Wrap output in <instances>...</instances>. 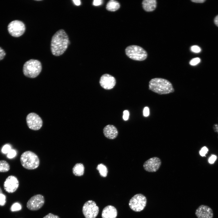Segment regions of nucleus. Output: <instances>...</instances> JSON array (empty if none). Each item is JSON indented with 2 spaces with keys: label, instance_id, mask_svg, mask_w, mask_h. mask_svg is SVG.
Wrapping results in <instances>:
<instances>
[{
  "label": "nucleus",
  "instance_id": "nucleus-39",
  "mask_svg": "<svg viewBox=\"0 0 218 218\" xmlns=\"http://www.w3.org/2000/svg\"><path fill=\"white\" fill-rule=\"evenodd\" d=\"M2 193V190L1 188V187H0V194Z\"/></svg>",
  "mask_w": 218,
  "mask_h": 218
},
{
  "label": "nucleus",
  "instance_id": "nucleus-8",
  "mask_svg": "<svg viewBox=\"0 0 218 218\" xmlns=\"http://www.w3.org/2000/svg\"><path fill=\"white\" fill-rule=\"evenodd\" d=\"M82 211L85 218H95L98 213L99 209L95 202L90 200L84 203Z\"/></svg>",
  "mask_w": 218,
  "mask_h": 218
},
{
  "label": "nucleus",
  "instance_id": "nucleus-17",
  "mask_svg": "<svg viewBox=\"0 0 218 218\" xmlns=\"http://www.w3.org/2000/svg\"><path fill=\"white\" fill-rule=\"evenodd\" d=\"M143 8L146 12H150L154 11L157 6L156 0H145L142 2Z\"/></svg>",
  "mask_w": 218,
  "mask_h": 218
},
{
  "label": "nucleus",
  "instance_id": "nucleus-22",
  "mask_svg": "<svg viewBox=\"0 0 218 218\" xmlns=\"http://www.w3.org/2000/svg\"><path fill=\"white\" fill-rule=\"evenodd\" d=\"M21 205L18 202L13 203L10 208V210L12 211H16L21 210Z\"/></svg>",
  "mask_w": 218,
  "mask_h": 218
},
{
  "label": "nucleus",
  "instance_id": "nucleus-34",
  "mask_svg": "<svg viewBox=\"0 0 218 218\" xmlns=\"http://www.w3.org/2000/svg\"><path fill=\"white\" fill-rule=\"evenodd\" d=\"M216 158V156L212 155L209 159V162L210 164H213L214 163Z\"/></svg>",
  "mask_w": 218,
  "mask_h": 218
},
{
  "label": "nucleus",
  "instance_id": "nucleus-19",
  "mask_svg": "<svg viewBox=\"0 0 218 218\" xmlns=\"http://www.w3.org/2000/svg\"><path fill=\"white\" fill-rule=\"evenodd\" d=\"M120 7V4L117 1L111 0L109 1L107 4L106 8L108 11L114 12L118 9Z\"/></svg>",
  "mask_w": 218,
  "mask_h": 218
},
{
  "label": "nucleus",
  "instance_id": "nucleus-6",
  "mask_svg": "<svg viewBox=\"0 0 218 218\" xmlns=\"http://www.w3.org/2000/svg\"><path fill=\"white\" fill-rule=\"evenodd\" d=\"M146 203V197L143 194L139 193L135 195L132 197L129 201V205L131 210L138 212L144 210Z\"/></svg>",
  "mask_w": 218,
  "mask_h": 218
},
{
  "label": "nucleus",
  "instance_id": "nucleus-38",
  "mask_svg": "<svg viewBox=\"0 0 218 218\" xmlns=\"http://www.w3.org/2000/svg\"><path fill=\"white\" fill-rule=\"evenodd\" d=\"M214 21L215 25L218 27V15L215 17Z\"/></svg>",
  "mask_w": 218,
  "mask_h": 218
},
{
  "label": "nucleus",
  "instance_id": "nucleus-29",
  "mask_svg": "<svg viewBox=\"0 0 218 218\" xmlns=\"http://www.w3.org/2000/svg\"><path fill=\"white\" fill-rule=\"evenodd\" d=\"M129 112L127 110H125L123 112V118L125 121L127 120L129 116Z\"/></svg>",
  "mask_w": 218,
  "mask_h": 218
},
{
  "label": "nucleus",
  "instance_id": "nucleus-10",
  "mask_svg": "<svg viewBox=\"0 0 218 218\" xmlns=\"http://www.w3.org/2000/svg\"><path fill=\"white\" fill-rule=\"evenodd\" d=\"M26 120L28 127L31 130H38L42 126V120L39 115L35 113L29 114L27 116Z\"/></svg>",
  "mask_w": 218,
  "mask_h": 218
},
{
  "label": "nucleus",
  "instance_id": "nucleus-32",
  "mask_svg": "<svg viewBox=\"0 0 218 218\" xmlns=\"http://www.w3.org/2000/svg\"><path fill=\"white\" fill-rule=\"evenodd\" d=\"M5 54L6 53L4 50L0 47V60L3 59Z\"/></svg>",
  "mask_w": 218,
  "mask_h": 218
},
{
  "label": "nucleus",
  "instance_id": "nucleus-4",
  "mask_svg": "<svg viewBox=\"0 0 218 218\" xmlns=\"http://www.w3.org/2000/svg\"><path fill=\"white\" fill-rule=\"evenodd\" d=\"M22 166L28 170H33L37 168L39 164L38 156L35 153L30 151L23 152L20 158Z\"/></svg>",
  "mask_w": 218,
  "mask_h": 218
},
{
  "label": "nucleus",
  "instance_id": "nucleus-1",
  "mask_svg": "<svg viewBox=\"0 0 218 218\" xmlns=\"http://www.w3.org/2000/svg\"><path fill=\"white\" fill-rule=\"evenodd\" d=\"M69 41L68 36L63 29L57 31L52 37L51 50L52 54L55 56L62 54L67 49Z\"/></svg>",
  "mask_w": 218,
  "mask_h": 218
},
{
  "label": "nucleus",
  "instance_id": "nucleus-30",
  "mask_svg": "<svg viewBox=\"0 0 218 218\" xmlns=\"http://www.w3.org/2000/svg\"><path fill=\"white\" fill-rule=\"evenodd\" d=\"M43 218H60L57 215H55L51 213H49L44 216Z\"/></svg>",
  "mask_w": 218,
  "mask_h": 218
},
{
  "label": "nucleus",
  "instance_id": "nucleus-5",
  "mask_svg": "<svg viewBox=\"0 0 218 218\" xmlns=\"http://www.w3.org/2000/svg\"><path fill=\"white\" fill-rule=\"evenodd\" d=\"M127 55L130 58L136 61H142L147 58V52L141 47L135 45L127 47L125 50Z\"/></svg>",
  "mask_w": 218,
  "mask_h": 218
},
{
  "label": "nucleus",
  "instance_id": "nucleus-26",
  "mask_svg": "<svg viewBox=\"0 0 218 218\" xmlns=\"http://www.w3.org/2000/svg\"><path fill=\"white\" fill-rule=\"evenodd\" d=\"M6 203V197L2 193L0 194V205L3 206Z\"/></svg>",
  "mask_w": 218,
  "mask_h": 218
},
{
  "label": "nucleus",
  "instance_id": "nucleus-16",
  "mask_svg": "<svg viewBox=\"0 0 218 218\" xmlns=\"http://www.w3.org/2000/svg\"><path fill=\"white\" fill-rule=\"evenodd\" d=\"M117 215L116 209L113 206L108 205L103 210L101 216L102 218H116Z\"/></svg>",
  "mask_w": 218,
  "mask_h": 218
},
{
  "label": "nucleus",
  "instance_id": "nucleus-31",
  "mask_svg": "<svg viewBox=\"0 0 218 218\" xmlns=\"http://www.w3.org/2000/svg\"><path fill=\"white\" fill-rule=\"evenodd\" d=\"M149 114V110L148 107H145L143 110V115L144 117H147Z\"/></svg>",
  "mask_w": 218,
  "mask_h": 218
},
{
  "label": "nucleus",
  "instance_id": "nucleus-20",
  "mask_svg": "<svg viewBox=\"0 0 218 218\" xmlns=\"http://www.w3.org/2000/svg\"><path fill=\"white\" fill-rule=\"evenodd\" d=\"M97 169L99 171L100 175L103 177H105L107 176L108 173L107 168L106 166L102 164H99L97 167Z\"/></svg>",
  "mask_w": 218,
  "mask_h": 218
},
{
  "label": "nucleus",
  "instance_id": "nucleus-36",
  "mask_svg": "<svg viewBox=\"0 0 218 218\" xmlns=\"http://www.w3.org/2000/svg\"><path fill=\"white\" fill-rule=\"evenodd\" d=\"M213 129L215 132H217L218 134V125L215 124L213 126Z\"/></svg>",
  "mask_w": 218,
  "mask_h": 218
},
{
  "label": "nucleus",
  "instance_id": "nucleus-3",
  "mask_svg": "<svg viewBox=\"0 0 218 218\" xmlns=\"http://www.w3.org/2000/svg\"><path fill=\"white\" fill-rule=\"evenodd\" d=\"M42 70L41 62L37 60L31 59L26 62L24 64L23 71L27 77L34 78L37 77Z\"/></svg>",
  "mask_w": 218,
  "mask_h": 218
},
{
  "label": "nucleus",
  "instance_id": "nucleus-24",
  "mask_svg": "<svg viewBox=\"0 0 218 218\" xmlns=\"http://www.w3.org/2000/svg\"><path fill=\"white\" fill-rule=\"evenodd\" d=\"M16 154V151L14 149H11L7 154V157L9 158L12 159L15 157Z\"/></svg>",
  "mask_w": 218,
  "mask_h": 218
},
{
  "label": "nucleus",
  "instance_id": "nucleus-33",
  "mask_svg": "<svg viewBox=\"0 0 218 218\" xmlns=\"http://www.w3.org/2000/svg\"><path fill=\"white\" fill-rule=\"evenodd\" d=\"M103 1L101 0H94L93 3V4L95 6L100 5L102 4Z\"/></svg>",
  "mask_w": 218,
  "mask_h": 218
},
{
  "label": "nucleus",
  "instance_id": "nucleus-11",
  "mask_svg": "<svg viewBox=\"0 0 218 218\" xmlns=\"http://www.w3.org/2000/svg\"><path fill=\"white\" fill-rule=\"evenodd\" d=\"M161 164V161L160 158L153 157L145 161L143 166L146 171L149 172H155L159 169Z\"/></svg>",
  "mask_w": 218,
  "mask_h": 218
},
{
  "label": "nucleus",
  "instance_id": "nucleus-37",
  "mask_svg": "<svg viewBox=\"0 0 218 218\" xmlns=\"http://www.w3.org/2000/svg\"><path fill=\"white\" fill-rule=\"evenodd\" d=\"M205 0H192L191 1L194 2L195 3H203L205 2Z\"/></svg>",
  "mask_w": 218,
  "mask_h": 218
},
{
  "label": "nucleus",
  "instance_id": "nucleus-27",
  "mask_svg": "<svg viewBox=\"0 0 218 218\" xmlns=\"http://www.w3.org/2000/svg\"><path fill=\"white\" fill-rule=\"evenodd\" d=\"M191 50L192 52L196 53L200 52L201 50L200 48L197 45L192 46L191 48Z\"/></svg>",
  "mask_w": 218,
  "mask_h": 218
},
{
  "label": "nucleus",
  "instance_id": "nucleus-23",
  "mask_svg": "<svg viewBox=\"0 0 218 218\" xmlns=\"http://www.w3.org/2000/svg\"><path fill=\"white\" fill-rule=\"evenodd\" d=\"M11 149V146L9 144H6L2 147V151L3 154H8Z\"/></svg>",
  "mask_w": 218,
  "mask_h": 218
},
{
  "label": "nucleus",
  "instance_id": "nucleus-18",
  "mask_svg": "<svg viewBox=\"0 0 218 218\" xmlns=\"http://www.w3.org/2000/svg\"><path fill=\"white\" fill-rule=\"evenodd\" d=\"M84 172V167L82 163H77L72 169L73 174L77 176H81L83 175Z\"/></svg>",
  "mask_w": 218,
  "mask_h": 218
},
{
  "label": "nucleus",
  "instance_id": "nucleus-14",
  "mask_svg": "<svg viewBox=\"0 0 218 218\" xmlns=\"http://www.w3.org/2000/svg\"><path fill=\"white\" fill-rule=\"evenodd\" d=\"M195 214L198 218H213V216L212 209L205 205L200 206L196 210Z\"/></svg>",
  "mask_w": 218,
  "mask_h": 218
},
{
  "label": "nucleus",
  "instance_id": "nucleus-35",
  "mask_svg": "<svg viewBox=\"0 0 218 218\" xmlns=\"http://www.w3.org/2000/svg\"><path fill=\"white\" fill-rule=\"evenodd\" d=\"M73 1L74 4L77 6L79 5L81 3V1L79 0H73Z\"/></svg>",
  "mask_w": 218,
  "mask_h": 218
},
{
  "label": "nucleus",
  "instance_id": "nucleus-9",
  "mask_svg": "<svg viewBox=\"0 0 218 218\" xmlns=\"http://www.w3.org/2000/svg\"><path fill=\"white\" fill-rule=\"evenodd\" d=\"M45 202L44 197L41 194H38L33 196L28 200L26 206L30 210L36 211L42 207Z\"/></svg>",
  "mask_w": 218,
  "mask_h": 218
},
{
  "label": "nucleus",
  "instance_id": "nucleus-12",
  "mask_svg": "<svg viewBox=\"0 0 218 218\" xmlns=\"http://www.w3.org/2000/svg\"><path fill=\"white\" fill-rule=\"evenodd\" d=\"M19 185V181L15 176L10 175L6 179L4 183L5 190L8 193H12L15 191Z\"/></svg>",
  "mask_w": 218,
  "mask_h": 218
},
{
  "label": "nucleus",
  "instance_id": "nucleus-13",
  "mask_svg": "<svg viewBox=\"0 0 218 218\" xmlns=\"http://www.w3.org/2000/svg\"><path fill=\"white\" fill-rule=\"evenodd\" d=\"M116 83L115 78L107 74H103L101 77L100 80V84L101 86L107 90H110L113 88Z\"/></svg>",
  "mask_w": 218,
  "mask_h": 218
},
{
  "label": "nucleus",
  "instance_id": "nucleus-15",
  "mask_svg": "<svg viewBox=\"0 0 218 218\" xmlns=\"http://www.w3.org/2000/svg\"><path fill=\"white\" fill-rule=\"evenodd\" d=\"M103 134L107 138L110 139H113L116 138L118 134L116 128L112 125H108L103 129Z\"/></svg>",
  "mask_w": 218,
  "mask_h": 218
},
{
  "label": "nucleus",
  "instance_id": "nucleus-28",
  "mask_svg": "<svg viewBox=\"0 0 218 218\" xmlns=\"http://www.w3.org/2000/svg\"><path fill=\"white\" fill-rule=\"evenodd\" d=\"M208 149L206 147H204L202 148L200 151V154L202 156H204L207 153Z\"/></svg>",
  "mask_w": 218,
  "mask_h": 218
},
{
  "label": "nucleus",
  "instance_id": "nucleus-7",
  "mask_svg": "<svg viewBox=\"0 0 218 218\" xmlns=\"http://www.w3.org/2000/svg\"><path fill=\"white\" fill-rule=\"evenodd\" d=\"M9 33L12 36L18 37L22 35L25 32V27L21 21L15 20L11 22L8 26Z\"/></svg>",
  "mask_w": 218,
  "mask_h": 218
},
{
  "label": "nucleus",
  "instance_id": "nucleus-21",
  "mask_svg": "<svg viewBox=\"0 0 218 218\" xmlns=\"http://www.w3.org/2000/svg\"><path fill=\"white\" fill-rule=\"evenodd\" d=\"M10 169V166L6 161L0 160V172H5L8 171Z\"/></svg>",
  "mask_w": 218,
  "mask_h": 218
},
{
  "label": "nucleus",
  "instance_id": "nucleus-25",
  "mask_svg": "<svg viewBox=\"0 0 218 218\" xmlns=\"http://www.w3.org/2000/svg\"><path fill=\"white\" fill-rule=\"evenodd\" d=\"M200 59L199 58H196L191 59L190 62V64L192 66L196 65L200 62Z\"/></svg>",
  "mask_w": 218,
  "mask_h": 218
},
{
  "label": "nucleus",
  "instance_id": "nucleus-2",
  "mask_svg": "<svg viewBox=\"0 0 218 218\" xmlns=\"http://www.w3.org/2000/svg\"><path fill=\"white\" fill-rule=\"evenodd\" d=\"M149 89L160 94H166L174 91L172 84L167 80L160 78H155L150 80Z\"/></svg>",
  "mask_w": 218,
  "mask_h": 218
}]
</instances>
